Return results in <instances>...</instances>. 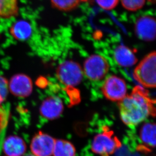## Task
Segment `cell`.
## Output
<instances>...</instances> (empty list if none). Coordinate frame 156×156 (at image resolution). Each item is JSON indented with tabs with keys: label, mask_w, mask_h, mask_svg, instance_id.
Here are the masks:
<instances>
[{
	"label": "cell",
	"mask_w": 156,
	"mask_h": 156,
	"mask_svg": "<svg viewBox=\"0 0 156 156\" xmlns=\"http://www.w3.org/2000/svg\"><path fill=\"white\" fill-rule=\"evenodd\" d=\"M114 132L108 127L102 128V131L93 138L91 150L99 156H110L121 147L120 140L114 135Z\"/></svg>",
	"instance_id": "3957f363"
},
{
	"label": "cell",
	"mask_w": 156,
	"mask_h": 156,
	"mask_svg": "<svg viewBox=\"0 0 156 156\" xmlns=\"http://www.w3.org/2000/svg\"><path fill=\"white\" fill-rule=\"evenodd\" d=\"M55 140L47 134L39 131L31 141L32 154L35 156H51L53 154Z\"/></svg>",
	"instance_id": "52a82bcc"
},
{
	"label": "cell",
	"mask_w": 156,
	"mask_h": 156,
	"mask_svg": "<svg viewBox=\"0 0 156 156\" xmlns=\"http://www.w3.org/2000/svg\"><path fill=\"white\" fill-rule=\"evenodd\" d=\"M9 91L8 82L6 78L0 76V105L4 102Z\"/></svg>",
	"instance_id": "d6986e66"
},
{
	"label": "cell",
	"mask_w": 156,
	"mask_h": 156,
	"mask_svg": "<svg viewBox=\"0 0 156 156\" xmlns=\"http://www.w3.org/2000/svg\"><path fill=\"white\" fill-rule=\"evenodd\" d=\"M11 34L17 40H27L32 34V28L27 21L20 20L12 25L10 28Z\"/></svg>",
	"instance_id": "4fadbf2b"
},
{
	"label": "cell",
	"mask_w": 156,
	"mask_h": 156,
	"mask_svg": "<svg viewBox=\"0 0 156 156\" xmlns=\"http://www.w3.org/2000/svg\"><path fill=\"white\" fill-rule=\"evenodd\" d=\"M150 1H151L153 2H156V0H150Z\"/></svg>",
	"instance_id": "cb8c5ba5"
},
{
	"label": "cell",
	"mask_w": 156,
	"mask_h": 156,
	"mask_svg": "<svg viewBox=\"0 0 156 156\" xmlns=\"http://www.w3.org/2000/svg\"><path fill=\"white\" fill-rule=\"evenodd\" d=\"M135 32L138 38L143 40H154L156 39V19L148 15L140 17L135 23Z\"/></svg>",
	"instance_id": "ba28073f"
},
{
	"label": "cell",
	"mask_w": 156,
	"mask_h": 156,
	"mask_svg": "<svg viewBox=\"0 0 156 156\" xmlns=\"http://www.w3.org/2000/svg\"><path fill=\"white\" fill-rule=\"evenodd\" d=\"M3 147L6 156H23L27 150L25 141L15 135L8 137L5 140Z\"/></svg>",
	"instance_id": "8fae6325"
},
{
	"label": "cell",
	"mask_w": 156,
	"mask_h": 156,
	"mask_svg": "<svg viewBox=\"0 0 156 156\" xmlns=\"http://www.w3.org/2000/svg\"><path fill=\"white\" fill-rule=\"evenodd\" d=\"M141 140L148 144H156V124L147 123L140 130Z\"/></svg>",
	"instance_id": "2e32d148"
},
{
	"label": "cell",
	"mask_w": 156,
	"mask_h": 156,
	"mask_svg": "<svg viewBox=\"0 0 156 156\" xmlns=\"http://www.w3.org/2000/svg\"><path fill=\"white\" fill-rule=\"evenodd\" d=\"M102 94L107 99L120 102L127 95V87L125 81L117 76H109L105 79L101 88Z\"/></svg>",
	"instance_id": "8992f818"
},
{
	"label": "cell",
	"mask_w": 156,
	"mask_h": 156,
	"mask_svg": "<svg viewBox=\"0 0 156 156\" xmlns=\"http://www.w3.org/2000/svg\"><path fill=\"white\" fill-rule=\"evenodd\" d=\"M110 66L107 59L99 54L88 57L84 63L83 73L91 81H99L107 75Z\"/></svg>",
	"instance_id": "277c9868"
},
{
	"label": "cell",
	"mask_w": 156,
	"mask_h": 156,
	"mask_svg": "<svg viewBox=\"0 0 156 156\" xmlns=\"http://www.w3.org/2000/svg\"><path fill=\"white\" fill-rule=\"evenodd\" d=\"M134 78L144 88H156V51L147 54L135 68Z\"/></svg>",
	"instance_id": "7a4b0ae2"
},
{
	"label": "cell",
	"mask_w": 156,
	"mask_h": 156,
	"mask_svg": "<svg viewBox=\"0 0 156 156\" xmlns=\"http://www.w3.org/2000/svg\"><path fill=\"white\" fill-rule=\"evenodd\" d=\"M52 155L53 156H75V147L67 140H56Z\"/></svg>",
	"instance_id": "5bb4252c"
},
{
	"label": "cell",
	"mask_w": 156,
	"mask_h": 156,
	"mask_svg": "<svg viewBox=\"0 0 156 156\" xmlns=\"http://www.w3.org/2000/svg\"><path fill=\"white\" fill-rule=\"evenodd\" d=\"M51 2L54 8L60 10L68 11L77 7L80 0H51Z\"/></svg>",
	"instance_id": "e0dca14e"
},
{
	"label": "cell",
	"mask_w": 156,
	"mask_h": 156,
	"mask_svg": "<svg viewBox=\"0 0 156 156\" xmlns=\"http://www.w3.org/2000/svg\"><path fill=\"white\" fill-rule=\"evenodd\" d=\"M96 3L102 9L112 10L114 9L118 4L119 0H95Z\"/></svg>",
	"instance_id": "ffe728a7"
},
{
	"label": "cell",
	"mask_w": 156,
	"mask_h": 156,
	"mask_svg": "<svg viewBox=\"0 0 156 156\" xmlns=\"http://www.w3.org/2000/svg\"><path fill=\"white\" fill-rule=\"evenodd\" d=\"M17 0H0V17L10 18L18 13Z\"/></svg>",
	"instance_id": "9a60e30c"
},
{
	"label": "cell",
	"mask_w": 156,
	"mask_h": 156,
	"mask_svg": "<svg viewBox=\"0 0 156 156\" xmlns=\"http://www.w3.org/2000/svg\"><path fill=\"white\" fill-rule=\"evenodd\" d=\"M156 104L145 88L135 86L130 94L119 102L121 119L127 126H137L149 117L156 116Z\"/></svg>",
	"instance_id": "6da1fadb"
},
{
	"label": "cell",
	"mask_w": 156,
	"mask_h": 156,
	"mask_svg": "<svg viewBox=\"0 0 156 156\" xmlns=\"http://www.w3.org/2000/svg\"><path fill=\"white\" fill-rule=\"evenodd\" d=\"M121 1L125 9L130 11H135L143 7L146 0H121Z\"/></svg>",
	"instance_id": "ac0fdd59"
},
{
	"label": "cell",
	"mask_w": 156,
	"mask_h": 156,
	"mask_svg": "<svg viewBox=\"0 0 156 156\" xmlns=\"http://www.w3.org/2000/svg\"><path fill=\"white\" fill-rule=\"evenodd\" d=\"M59 81L66 86H75L81 82L83 71L78 63L73 61H66L59 65L56 71Z\"/></svg>",
	"instance_id": "5b68a950"
},
{
	"label": "cell",
	"mask_w": 156,
	"mask_h": 156,
	"mask_svg": "<svg viewBox=\"0 0 156 156\" xmlns=\"http://www.w3.org/2000/svg\"><path fill=\"white\" fill-rule=\"evenodd\" d=\"M8 86L11 93L20 98H27L33 91L32 80L24 74L13 76L8 82Z\"/></svg>",
	"instance_id": "9c48e42d"
},
{
	"label": "cell",
	"mask_w": 156,
	"mask_h": 156,
	"mask_svg": "<svg viewBox=\"0 0 156 156\" xmlns=\"http://www.w3.org/2000/svg\"><path fill=\"white\" fill-rule=\"evenodd\" d=\"M115 60L120 66L130 67L135 65L137 58L132 50L124 45H120L114 53Z\"/></svg>",
	"instance_id": "7c38bea8"
},
{
	"label": "cell",
	"mask_w": 156,
	"mask_h": 156,
	"mask_svg": "<svg viewBox=\"0 0 156 156\" xmlns=\"http://www.w3.org/2000/svg\"><path fill=\"white\" fill-rule=\"evenodd\" d=\"M63 111V102L60 98L51 96L42 102L40 112L42 117L48 120H54L59 117Z\"/></svg>",
	"instance_id": "30bf717a"
},
{
	"label": "cell",
	"mask_w": 156,
	"mask_h": 156,
	"mask_svg": "<svg viewBox=\"0 0 156 156\" xmlns=\"http://www.w3.org/2000/svg\"><path fill=\"white\" fill-rule=\"evenodd\" d=\"M23 156H35L33 155V154H26V155H23Z\"/></svg>",
	"instance_id": "7402d4cb"
},
{
	"label": "cell",
	"mask_w": 156,
	"mask_h": 156,
	"mask_svg": "<svg viewBox=\"0 0 156 156\" xmlns=\"http://www.w3.org/2000/svg\"><path fill=\"white\" fill-rule=\"evenodd\" d=\"M8 119V113L7 110L0 105V133L6 127Z\"/></svg>",
	"instance_id": "44dd1931"
},
{
	"label": "cell",
	"mask_w": 156,
	"mask_h": 156,
	"mask_svg": "<svg viewBox=\"0 0 156 156\" xmlns=\"http://www.w3.org/2000/svg\"><path fill=\"white\" fill-rule=\"evenodd\" d=\"M92 0H80V1L84 2H87L91 1Z\"/></svg>",
	"instance_id": "603a6c76"
}]
</instances>
